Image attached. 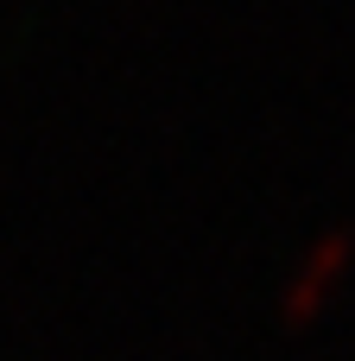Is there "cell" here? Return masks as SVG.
Listing matches in <instances>:
<instances>
[{
    "instance_id": "6da1fadb",
    "label": "cell",
    "mask_w": 355,
    "mask_h": 361,
    "mask_svg": "<svg viewBox=\"0 0 355 361\" xmlns=\"http://www.w3.org/2000/svg\"><path fill=\"white\" fill-rule=\"evenodd\" d=\"M343 254H349V228H330L318 247H311V260H305V273L292 279V292H286V317H305L311 305H318V292H324V279L343 267Z\"/></svg>"
}]
</instances>
